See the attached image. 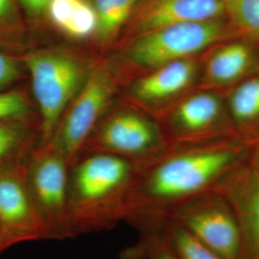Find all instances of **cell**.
Listing matches in <instances>:
<instances>
[{
	"label": "cell",
	"instance_id": "obj_1",
	"mask_svg": "<svg viewBox=\"0 0 259 259\" xmlns=\"http://www.w3.org/2000/svg\"><path fill=\"white\" fill-rule=\"evenodd\" d=\"M251 143L222 139L182 149L155 162L135 179L125 221L139 225L165 218L181 205L212 190L241 163Z\"/></svg>",
	"mask_w": 259,
	"mask_h": 259
},
{
	"label": "cell",
	"instance_id": "obj_2",
	"mask_svg": "<svg viewBox=\"0 0 259 259\" xmlns=\"http://www.w3.org/2000/svg\"><path fill=\"white\" fill-rule=\"evenodd\" d=\"M70 166L68 210L72 236L110 230L125 221L136 179L133 162L95 152Z\"/></svg>",
	"mask_w": 259,
	"mask_h": 259
},
{
	"label": "cell",
	"instance_id": "obj_3",
	"mask_svg": "<svg viewBox=\"0 0 259 259\" xmlns=\"http://www.w3.org/2000/svg\"><path fill=\"white\" fill-rule=\"evenodd\" d=\"M237 37L241 36L225 18L174 24L138 35L128 49V59L134 65L152 70L203 55L214 46Z\"/></svg>",
	"mask_w": 259,
	"mask_h": 259
},
{
	"label": "cell",
	"instance_id": "obj_4",
	"mask_svg": "<svg viewBox=\"0 0 259 259\" xmlns=\"http://www.w3.org/2000/svg\"><path fill=\"white\" fill-rule=\"evenodd\" d=\"M20 61L31 77L33 93L42 117L41 142L42 146H47L65 107L82 85L83 67L72 56L56 50L31 51Z\"/></svg>",
	"mask_w": 259,
	"mask_h": 259
},
{
	"label": "cell",
	"instance_id": "obj_5",
	"mask_svg": "<svg viewBox=\"0 0 259 259\" xmlns=\"http://www.w3.org/2000/svg\"><path fill=\"white\" fill-rule=\"evenodd\" d=\"M22 164L47 239L73 238L68 210L70 164L49 145L40 147Z\"/></svg>",
	"mask_w": 259,
	"mask_h": 259
},
{
	"label": "cell",
	"instance_id": "obj_6",
	"mask_svg": "<svg viewBox=\"0 0 259 259\" xmlns=\"http://www.w3.org/2000/svg\"><path fill=\"white\" fill-rule=\"evenodd\" d=\"M163 219L176 223L223 258L243 259L238 223L230 204L218 192L209 190L200 195Z\"/></svg>",
	"mask_w": 259,
	"mask_h": 259
},
{
	"label": "cell",
	"instance_id": "obj_7",
	"mask_svg": "<svg viewBox=\"0 0 259 259\" xmlns=\"http://www.w3.org/2000/svg\"><path fill=\"white\" fill-rule=\"evenodd\" d=\"M112 90L109 72L104 68H95L81 85L65 120L59 124L48 145L69 164L83 150L96 120L111 98Z\"/></svg>",
	"mask_w": 259,
	"mask_h": 259
},
{
	"label": "cell",
	"instance_id": "obj_8",
	"mask_svg": "<svg viewBox=\"0 0 259 259\" xmlns=\"http://www.w3.org/2000/svg\"><path fill=\"white\" fill-rule=\"evenodd\" d=\"M20 159L0 164V232L5 250L23 242L47 239Z\"/></svg>",
	"mask_w": 259,
	"mask_h": 259
},
{
	"label": "cell",
	"instance_id": "obj_9",
	"mask_svg": "<svg viewBox=\"0 0 259 259\" xmlns=\"http://www.w3.org/2000/svg\"><path fill=\"white\" fill-rule=\"evenodd\" d=\"M171 126L179 139L191 142L241 139L232 127L224 94L210 90L201 89L184 98L174 110Z\"/></svg>",
	"mask_w": 259,
	"mask_h": 259
},
{
	"label": "cell",
	"instance_id": "obj_10",
	"mask_svg": "<svg viewBox=\"0 0 259 259\" xmlns=\"http://www.w3.org/2000/svg\"><path fill=\"white\" fill-rule=\"evenodd\" d=\"M212 190L230 204L240 229L243 259H259V170L242 161Z\"/></svg>",
	"mask_w": 259,
	"mask_h": 259
},
{
	"label": "cell",
	"instance_id": "obj_11",
	"mask_svg": "<svg viewBox=\"0 0 259 259\" xmlns=\"http://www.w3.org/2000/svg\"><path fill=\"white\" fill-rule=\"evenodd\" d=\"M201 59L199 87L225 93L251 75L259 72V49L256 41L233 37L205 51Z\"/></svg>",
	"mask_w": 259,
	"mask_h": 259
},
{
	"label": "cell",
	"instance_id": "obj_12",
	"mask_svg": "<svg viewBox=\"0 0 259 259\" xmlns=\"http://www.w3.org/2000/svg\"><path fill=\"white\" fill-rule=\"evenodd\" d=\"M163 139L155 123L136 112H121L99 131L93 146L102 153L124 157L143 158L158 154Z\"/></svg>",
	"mask_w": 259,
	"mask_h": 259
},
{
	"label": "cell",
	"instance_id": "obj_13",
	"mask_svg": "<svg viewBox=\"0 0 259 259\" xmlns=\"http://www.w3.org/2000/svg\"><path fill=\"white\" fill-rule=\"evenodd\" d=\"M132 17L137 36L169 25L226 18L223 0H141Z\"/></svg>",
	"mask_w": 259,
	"mask_h": 259
},
{
	"label": "cell",
	"instance_id": "obj_14",
	"mask_svg": "<svg viewBox=\"0 0 259 259\" xmlns=\"http://www.w3.org/2000/svg\"><path fill=\"white\" fill-rule=\"evenodd\" d=\"M190 58L150 70L132 87L133 96L145 104H159L176 98L200 82L201 59Z\"/></svg>",
	"mask_w": 259,
	"mask_h": 259
},
{
	"label": "cell",
	"instance_id": "obj_15",
	"mask_svg": "<svg viewBox=\"0 0 259 259\" xmlns=\"http://www.w3.org/2000/svg\"><path fill=\"white\" fill-rule=\"evenodd\" d=\"M223 94L236 136L252 145L259 135V72Z\"/></svg>",
	"mask_w": 259,
	"mask_h": 259
},
{
	"label": "cell",
	"instance_id": "obj_16",
	"mask_svg": "<svg viewBox=\"0 0 259 259\" xmlns=\"http://www.w3.org/2000/svg\"><path fill=\"white\" fill-rule=\"evenodd\" d=\"M46 15L56 27L69 37L82 39L97 33L96 11L88 0H50Z\"/></svg>",
	"mask_w": 259,
	"mask_h": 259
},
{
	"label": "cell",
	"instance_id": "obj_17",
	"mask_svg": "<svg viewBox=\"0 0 259 259\" xmlns=\"http://www.w3.org/2000/svg\"><path fill=\"white\" fill-rule=\"evenodd\" d=\"M150 224H156L162 230L177 259H225L176 223L162 219Z\"/></svg>",
	"mask_w": 259,
	"mask_h": 259
},
{
	"label": "cell",
	"instance_id": "obj_18",
	"mask_svg": "<svg viewBox=\"0 0 259 259\" xmlns=\"http://www.w3.org/2000/svg\"><path fill=\"white\" fill-rule=\"evenodd\" d=\"M141 0H93L98 19L97 34L102 39H111L132 18Z\"/></svg>",
	"mask_w": 259,
	"mask_h": 259
},
{
	"label": "cell",
	"instance_id": "obj_19",
	"mask_svg": "<svg viewBox=\"0 0 259 259\" xmlns=\"http://www.w3.org/2000/svg\"><path fill=\"white\" fill-rule=\"evenodd\" d=\"M142 231L139 243L123 250L119 259H177L165 234L156 224L138 227Z\"/></svg>",
	"mask_w": 259,
	"mask_h": 259
},
{
	"label": "cell",
	"instance_id": "obj_20",
	"mask_svg": "<svg viewBox=\"0 0 259 259\" xmlns=\"http://www.w3.org/2000/svg\"><path fill=\"white\" fill-rule=\"evenodd\" d=\"M225 16L239 36L259 40V0H223Z\"/></svg>",
	"mask_w": 259,
	"mask_h": 259
},
{
	"label": "cell",
	"instance_id": "obj_21",
	"mask_svg": "<svg viewBox=\"0 0 259 259\" xmlns=\"http://www.w3.org/2000/svg\"><path fill=\"white\" fill-rule=\"evenodd\" d=\"M26 131L19 120L0 122V164L21 157Z\"/></svg>",
	"mask_w": 259,
	"mask_h": 259
},
{
	"label": "cell",
	"instance_id": "obj_22",
	"mask_svg": "<svg viewBox=\"0 0 259 259\" xmlns=\"http://www.w3.org/2000/svg\"><path fill=\"white\" fill-rule=\"evenodd\" d=\"M18 0H0V41H10L19 35L21 19Z\"/></svg>",
	"mask_w": 259,
	"mask_h": 259
},
{
	"label": "cell",
	"instance_id": "obj_23",
	"mask_svg": "<svg viewBox=\"0 0 259 259\" xmlns=\"http://www.w3.org/2000/svg\"><path fill=\"white\" fill-rule=\"evenodd\" d=\"M30 110L24 94L17 91L0 92V122L20 120Z\"/></svg>",
	"mask_w": 259,
	"mask_h": 259
},
{
	"label": "cell",
	"instance_id": "obj_24",
	"mask_svg": "<svg viewBox=\"0 0 259 259\" xmlns=\"http://www.w3.org/2000/svg\"><path fill=\"white\" fill-rule=\"evenodd\" d=\"M21 65L19 59L0 49V92L19 80Z\"/></svg>",
	"mask_w": 259,
	"mask_h": 259
},
{
	"label": "cell",
	"instance_id": "obj_25",
	"mask_svg": "<svg viewBox=\"0 0 259 259\" xmlns=\"http://www.w3.org/2000/svg\"><path fill=\"white\" fill-rule=\"evenodd\" d=\"M50 0H18L19 8L30 19H39L46 15L47 4Z\"/></svg>",
	"mask_w": 259,
	"mask_h": 259
},
{
	"label": "cell",
	"instance_id": "obj_26",
	"mask_svg": "<svg viewBox=\"0 0 259 259\" xmlns=\"http://www.w3.org/2000/svg\"><path fill=\"white\" fill-rule=\"evenodd\" d=\"M252 152L250 163L253 167L259 170V135L252 143Z\"/></svg>",
	"mask_w": 259,
	"mask_h": 259
},
{
	"label": "cell",
	"instance_id": "obj_27",
	"mask_svg": "<svg viewBox=\"0 0 259 259\" xmlns=\"http://www.w3.org/2000/svg\"><path fill=\"white\" fill-rule=\"evenodd\" d=\"M5 250L4 246H3V242H2V237H1V232H0V253H2Z\"/></svg>",
	"mask_w": 259,
	"mask_h": 259
},
{
	"label": "cell",
	"instance_id": "obj_28",
	"mask_svg": "<svg viewBox=\"0 0 259 259\" xmlns=\"http://www.w3.org/2000/svg\"><path fill=\"white\" fill-rule=\"evenodd\" d=\"M256 44H257V47H258L259 49V40H257V41H256Z\"/></svg>",
	"mask_w": 259,
	"mask_h": 259
}]
</instances>
